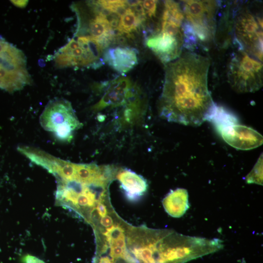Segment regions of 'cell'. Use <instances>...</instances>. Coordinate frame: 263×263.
Listing matches in <instances>:
<instances>
[{
	"label": "cell",
	"instance_id": "24",
	"mask_svg": "<svg viewBox=\"0 0 263 263\" xmlns=\"http://www.w3.org/2000/svg\"><path fill=\"white\" fill-rule=\"evenodd\" d=\"M96 209L98 213L102 217L106 216L107 214V209L106 207L103 204L99 203L97 205Z\"/></svg>",
	"mask_w": 263,
	"mask_h": 263
},
{
	"label": "cell",
	"instance_id": "15",
	"mask_svg": "<svg viewBox=\"0 0 263 263\" xmlns=\"http://www.w3.org/2000/svg\"><path fill=\"white\" fill-rule=\"evenodd\" d=\"M263 155H261L253 169L246 177L248 183L262 185Z\"/></svg>",
	"mask_w": 263,
	"mask_h": 263
},
{
	"label": "cell",
	"instance_id": "14",
	"mask_svg": "<svg viewBox=\"0 0 263 263\" xmlns=\"http://www.w3.org/2000/svg\"><path fill=\"white\" fill-rule=\"evenodd\" d=\"M140 23L134 12L130 8L120 17L118 31L121 35L129 34L135 30Z\"/></svg>",
	"mask_w": 263,
	"mask_h": 263
},
{
	"label": "cell",
	"instance_id": "23",
	"mask_svg": "<svg viewBox=\"0 0 263 263\" xmlns=\"http://www.w3.org/2000/svg\"><path fill=\"white\" fill-rule=\"evenodd\" d=\"M100 224L105 227H109L113 224V220L110 216L106 215L101 218Z\"/></svg>",
	"mask_w": 263,
	"mask_h": 263
},
{
	"label": "cell",
	"instance_id": "17",
	"mask_svg": "<svg viewBox=\"0 0 263 263\" xmlns=\"http://www.w3.org/2000/svg\"><path fill=\"white\" fill-rule=\"evenodd\" d=\"M157 1L154 0L142 1V5L146 14L150 18L154 16L155 15Z\"/></svg>",
	"mask_w": 263,
	"mask_h": 263
},
{
	"label": "cell",
	"instance_id": "12",
	"mask_svg": "<svg viewBox=\"0 0 263 263\" xmlns=\"http://www.w3.org/2000/svg\"><path fill=\"white\" fill-rule=\"evenodd\" d=\"M162 204L165 210L169 215L174 218H180L189 207L188 191L182 188L171 190L163 199Z\"/></svg>",
	"mask_w": 263,
	"mask_h": 263
},
{
	"label": "cell",
	"instance_id": "21",
	"mask_svg": "<svg viewBox=\"0 0 263 263\" xmlns=\"http://www.w3.org/2000/svg\"><path fill=\"white\" fill-rule=\"evenodd\" d=\"M111 246H116L126 249V243L124 235L109 243Z\"/></svg>",
	"mask_w": 263,
	"mask_h": 263
},
{
	"label": "cell",
	"instance_id": "2",
	"mask_svg": "<svg viewBox=\"0 0 263 263\" xmlns=\"http://www.w3.org/2000/svg\"><path fill=\"white\" fill-rule=\"evenodd\" d=\"M184 48L193 51L197 45L207 46L214 40L219 3L216 0L182 1Z\"/></svg>",
	"mask_w": 263,
	"mask_h": 263
},
{
	"label": "cell",
	"instance_id": "9",
	"mask_svg": "<svg viewBox=\"0 0 263 263\" xmlns=\"http://www.w3.org/2000/svg\"><path fill=\"white\" fill-rule=\"evenodd\" d=\"M134 96L130 80L126 77H121L110 83L104 95L94 106V109L99 110L110 106H121Z\"/></svg>",
	"mask_w": 263,
	"mask_h": 263
},
{
	"label": "cell",
	"instance_id": "7",
	"mask_svg": "<svg viewBox=\"0 0 263 263\" xmlns=\"http://www.w3.org/2000/svg\"><path fill=\"white\" fill-rule=\"evenodd\" d=\"M216 131L226 143L236 149L250 150L263 144V137L260 133L239 123L227 125Z\"/></svg>",
	"mask_w": 263,
	"mask_h": 263
},
{
	"label": "cell",
	"instance_id": "18",
	"mask_svg": "<svg viewBox=\"0 0 263 263\" xmlns=\"http://www.w3.org/2000/svg\"><path fill=\"white\" fill-rule=\"evenodd\" d=\"M5 49L0 52V82L9 72Z\"/></svg>",
	"mask_w": 263,
	"mask_h": 263
},
{
	"label": "cell",
	"instance_id": "8",
	"mask_svg": "<svg viewBox=\"0 0 263 263\" xmlns=\"http://www.w3.org/2000/svg\"><path fill=\"white\" fill-rule=\"evenodd\" d=\"M146 44L162 62L167 63L181 56L184 40L159 31L148 38Z\"/></svg>",
	"mask_w": 263,
	"mask_h": 263
},
{
	"label": "cell",
	"instance_id": "22",
	"mask_svg": "<svg viewBox=\"0 0 263 263\" xmlns=\"http://www.w3.org/2000/svg\"><path fill=\"white\" fill-rule=\"evenodd\" d=\"M122 258L127 261L129 263H139L138 261L132 257L126 249L125 250Z\"/></svg>",
	"mask_w": 263,
	"mask_h": 263
},
{
	"label": "cell",
	"instance_id": "20",
	"mask_svg": "<svg viewBox=\"0 0 263 263\" xmlns=\"http://www.w3.org/2000/svg\"><path fill=\"white\" fill-rule=\"evenodd\" d=\"M22 261L24 263H45L43 261L30 254L24 256L22 259Z\"/></svg>",
	"mask_w": 263,
	"mask_h": 263
},
{
	"label": "cell",
	"instance_id": "19",
	"mask_svg": "<svg viewBox=\"0 0 263 263\" xmlns=\"http://www.w3.org/2000/svg\"><path fill=\"white\" fill-rule=\"evenodd\" d=\"M126 249L116 246H111L110 250V256L113 258L122 257Z\"/></svg>",
	"mask_w": 263,
	"mask_h": 263
},
{
	"label": "cell",
	"instance_id": "1",
	"mask_svg": "<svg viewBox=\"0 0 263 263\" xmlns=\"http://www.w3.org/2000/svg\"><path fill=\"white\" fill-rule=\"evenodd\" d=\"M166 69L159 112L168 121L198 126L214 105L208 88L209 59L189 51Z\"/></svg>",
	"mask_w": 263,
	"mask_h": 263
},
{
	"label": "cell",
	"instance_id": "4",
	"mask_svg": "<svg viewBox=\"0 0 263 263\" xmlns=\"http://www.w3.org/2000/svg\"><path fill=\"white\" fill-rule=\"evenodd\" d=\"M234 43L263 61V18L247 7L239 10L233 26Z\"/></svg>",
	"mask_w": 263,
	"mask_h": 263
},
{
	"label": "cell",
	"instance_id": "6",
	"mask_svg": "<svg viewBox=\"0 0 263 263\" xmlns=\"http://www.w3.org/2000/svg\"><path fill=\"white\" fill-rule=\"evenodd\" d=\"M77 40V39H76ZM79 46L74 50L60 48L54 56L56 67L65 68L72 66L92 67L96 68L103 64L100 57L101 52L93 42L82 40Z\"/></svg>",
	"mask_w": 263,
	"mask_h": 263
},
{
	"label": "cell",
	"instance_id": "10",
	"mask_svg": "<svg viewBox=\"0 0 263 263\" xmlns=\"http://www.w3.org/2000/svg\"><path fill=\"white\" fill-rule=\"evenodd\" d=\"M104 60L121 73L131 70L137 63L135 50L128 47H116L108 49L104 54Z\"/></svg>",
	"mask_w": 263,
	"mask_h": 263
},
{
	"label": "cell",
	"instance_id": "25",
	"mask_svg": "<svg viewBox=\"0 0 263 263\" xmlns=\"http://www.w3.org/2000/svg\"><path fill=\"white\" fill-rule=\"evenodd\" d=\"M11 1L18 7L22 8L25 7L28 3V0H11Z\"/></svg>",
	"mask_w": 263,
	"mask_h": 263
},
{
	"label": "cell",
	"instance_id": "11",
	"mask_svg": "<svg viewBox=\"0 0 263 263\" xmlns=\"http://www.w3.org/2000/svg\"><path fill=\"white\" fill-rule=\"evenodd\" d=\"M117 178L126 197L130 201L139 199L147 190V181L142 176L130 169L121 170Z\"/></svg>",
	"mask_w": 263,
	"mask_h": 263
},
{
	"label": "cell",
	"instance_id": "5",
	"mask_svg": "<svg viewBox=\"0 0 263 263\" xmlns=\"http://www.w3.org/2000/svg\"><path fill=\"white\" fill-rule=\"evenodd\" d=\"M39 121L45 130L53 132L57 139L64 142L70 141L74 132L82 126L71 104L62 99L49 102L41 114Z\"/></svg>",
	"mask_w": 263,
	"mask_h": 263
},
{
	"label": "cell",
	"instance_id": "27",
	"mask_svg": "<svg viewBox=\"0 0 263 263\" xmlns=\"http://www.w3.org/2000/svg\"><path fill=\"white\" fill-rule=\"evenodd\" d=\"M109 263H114L113 261L112 260Z\"/></svg>",
	"mask_w": 263,
	"mask_h": 263
},
{
	"label": "cell",
	"instance_id": "26",
	"mask_svg": "<svg viewBox=\"0 0 263 263\" xmlns=\"http://www.w3.org/2000/svg\"><path fill=\"white\" fill-rule=\"evenodd\" d=\"M112 260L108 257H101L98 263H109Z\"/></svg>",
	"mask_w": 263,
	"mask_h": 263
},
{
	"label": "cell",
	"instance_id": "3",
	"mask_svg": "<svg viewBox=\"0 0 263 263\" xmlns=\"http://www.w3.org/2000/svg\"><path fill=\"white\" fill-rule=\"evenodd\" d=\"M227 75L233 90L239 93H253L263 86L262 61L241 50L233 54L229 62Z\"/></svg>",
	"mask_w": 263,
	"mask_h": 263
},
{
	"label": "cell",
	"instance_id": "16",
	"mask_svg": "<svg viewBox=\"0 0 263 263\" xmlns=\"http://www.w3.org/2000/svg\"><path fill=\"white\" fill-rule=\"evenodd\" d=\"M123 229L119 226L113 225L107 229L104 235L106 236L107 240L109 243L115 240L123 235Z\"/></svg>",
	"mask_w": 263,
	"mask_h": 263
},
{
	"label": "cell",
	"instance_id": "13",
	"mask_svg": "<svg viewBox=\"0 0 263 263\" xmlns=\"http://www.w3.org/2000/svg\"><path fill=\"white\" fill-rule=\"evenodd\" d=\"M206 120L210 122L216 130L227 125L238 123L236 115L223 106L215 103L208 114Z\"/></svg>",
	"mask_w": 263,
	"mask_h": 263
}]
</instances>
